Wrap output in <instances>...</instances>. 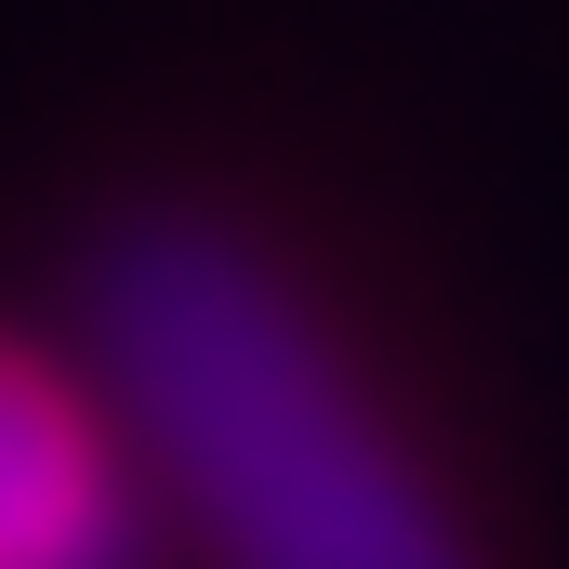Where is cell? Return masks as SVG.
I'll return each instance as SVG.
<instances>
[{
  "label": "cell",
  "instance_id": "1",
  "mask_svg": "<svg viewBox=\"0 0 569 569\" xmlns=\"http://www.w3.org/2000/svg\"><path fill=\"white\" fill-rule=\"evenodd\" d=\"M80 318L226 569H477L450 503L345 385L331 331L239 226L120 212L80 266Z\"/></svg>",
  "mask_w": 569,
  "mask_h": 569
},
{
  "label": "cell",
  "instance_id": "2",
  "mask_svg": "<svg viewBox=\"0 0 569 569\" xmlns=\"http://www.w3.org/2000/svg\"><path fill=\"white\" fill-rule=\"evenodd\" d=\"M107 517H120V503H107V477H93L80 411H67L40 371L0 358V569H53L80 530H107Z\"/></svg>",
  "mask_w": 569,
  "mask_h": 569
}]
</instances>
